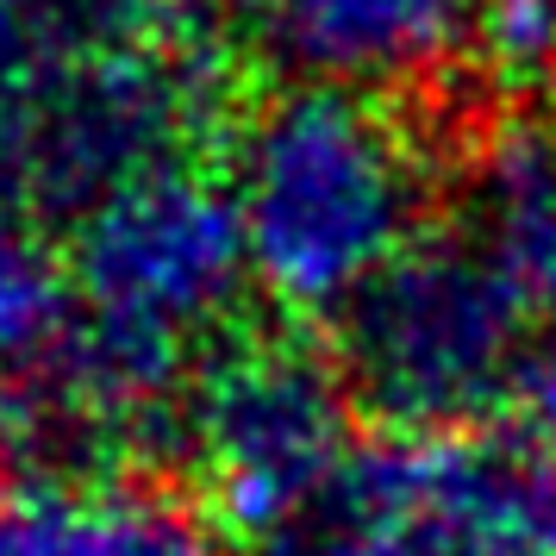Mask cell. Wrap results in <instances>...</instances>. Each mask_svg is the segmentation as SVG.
<instances>
[{
    "mask_svg": "<svg viewBox=\"0 0 556 556\" xmlns=\"http://www.w3.org/2000/svg\"><path fill=\"white\" fill-rule=\"evenodd\" d=\"M226 188L263 294L288 313H344L419 244L431 156L381 88L288 81L244 119Z\"/></svg>",
    "mask_w": 556,
    "mask_h": 556,
    "instance_id": "1",
    "label": "cell"
},
{
    "mask_svg": "<svg viewBox=\"0 0 556 556\" xmlns=\"http://www.w3.org/2000/svg\"><path fill=\"white\" fill-rule=\"evenodd\" d=\"M351 388L301 338L226 344L188 381L176 451L201 476L213 526L263 556H306L344 506L356 463Z\"/></svg>",
    "mask_w": 556,
    "mask_h": 556,
    "instance_id": "2",
    "label": "cell"
},
{
    "mask_svg": "<svg viewBox=\"0 0 556 556\" xmlns=\"http://www.w3.org/2000/svg\"><path fill=\"white\" fill-rule=\"evenodd\" d=\"M531 306L481 238H419L338 313V376L394 438L501 419L531 356Z\"/></svg>",
    "mask_w": 556,
    "mask_h": 556,
    "instance_id": "3",
    "label": "cell"
},
{
    "mask_svg": "<svg viewBox=\"0 0 556 556\" xmlns=\"http://www.w3.org/2000/svg\"><path fill=\"white\" fill-rule=\"evenodd\" d=\"M219 106V63L176 26L63 38L13 151L0 156V201L38 219H81L156 169L201 163Z\"/></svg>",
    "mask_w": 556,
    "mask_h": 556,
    "instance_id": "4",
    "label": "cell"
},
{
    "mask_svg": "<svg viewBox=\"0 0 556 556\" xmlns=\"http://www.w3.org/2000/svg\"><path fill=\"white\" fill-rule=\"evenodd\" d=\"M70 269L94 313L194 344L238 306L251 251L226 181L176 163L70 219Z\"/></svg>",
    "mask_w": 556,
    "mask_h": 556,
    "instance_id": "5",
    "label": "cell"
},
{
    "mask_svg": "<svg viewBox=\"0 0 556 556\" xmlns=\"http://www.w3.org/2000/svg\"><path fill=\"white\" fill-rule=\"evenodd\" d=\"M351 513H431L513 556H556V444L506 419L363 444L338 519Z\"/></svg>",
    "mask_w": 556,
    "mask_h": 556,
    "instance_id": "6",
    "label": "cell"
},
{
    "mask_svg": "<svg viewBox=\"0 0 556 556\" xmlns=\"http://www.w3.org/2000/svg\"><path fill=\"white\" fill-rule=\"evenodd\" d=\"M481 0H244L263 51L301 81L394 88L463 56Z\"/></svg>",
    "mask_w": 556,
    "mask_h": 556,
    "instance_id": "7",
    "label": "cell"
},
{
    "mask_svg": "<svg viewBox=\"0 0 556 556\" xmlns=\"http://www.w3.org/2000/svg\"><path fill=\"white\" fill-rule=\"evenodd\" d=\"M0 556H219L206 519L138 481H63L0 506Z\"/></svg>",
    "mask_w": 556,
    "mask_h": 556,
    "instance_id": "8",
    "label": "cell"
},
{
    "mask_svg": "<svg viewBox=\"0 0 556 556\" xmlns=\"http://www.w3.org/2000/svg\"><path fill=\"white\" fill-rule=\"evenodd\" d=\"M476 238L556 326V113H519L476 163Z\"/></svg>",
    "mask_w": 556,
    "mask_h": 556,
    "instance_id": "9",
    "label": "cell"
},
{
    "mask_svg": "<svg viewBox=\"0 0 556 556\" xmlns=\"http://www.w3.org/2000/svg\"><path fill=\"white\" fill-rule=\"evenodd\" d=\"M81 319V288L70 244L51 238V219L0 201V401L26 394L56 363Z\"/></svg>",
    "mask_w": 556,
    "mask_h": 556,
    "instance_id": "10",
    "label": "cell"
},
{
    "mask_svg": "<svg viewBox=\"0 0 556 556\" xmlns=\"http://www.w3.org/2000/svg\"><path fill=\"white\" fill-rule=\"evenodd\" d=\"M463 63L488 94L544 113L556 101V0H481Z\"/></svg>",
    "mask_w": 556,
    "mask_h": 556,
    "instance_id": "11",
    "label": "cell"
},
{
    "mask_svg": "<svg viewBox=\"0 0 556 556\" xmlns=\"http://www.w3.org/2000/svg\"><path fill=\"white\" fill-rule=\"evenodd\" d=\"M306 556H513L431 513H351Z\"/></svg>",
    "mask_w": 556,
    "mask_h": 556,
    "instance_id": "12",
    "label": "cell"
},
{
    "mask_svg": "<svg viewBox=\"0 0 556 556\" xmlns=\"http://www.w3.org/2000/svg\"><path fill=\"white\" fill-rule=\"evenodd\" d=\"M63 38L70 31L56 26L38 0H0V156L13 151Z\"/></svg>",
    "mask_w": 556,
    "mask_h": 556,
    "instance_id": "13",
    "label": "cell"
},
{
    "mask_svg": "<svg viewBox=\"0 0 556 556\" xmlns=\"http://www.w3.org/2000/svg\"><path fill=\"white\" fill-rule=\"evenodd\" d=\"M70 38H119V31H169L181 0H38Z\"/></svg>",
    "mask_w": 556,
    "mask_h": 556,
    "instance_id": "14",
    "label": "cell"
},
{
    "mask_svg": "<svg viewBox=\"0 0 556 556\" xmlns=\"http://www.w3.org/2000/svg\"><path fill=\"white\" fill-rule=\"evenodd\" d=\"M501 419L531 431V438H544V444H556V338H538V344H531V356H526V369H519V381H513V401H506Z\"/></svg>",
    "mask_w": 556,
    "mask_h": 556,
    "instance_id": "15",
    "label": "cell"
},
{
    "mask_svg": "<svg viewBox=\"0 0 556 556\" xmlns=\"http://www.w3.org/2000/svg\"><path fill=\"white\" fill-rule=\"evenodd\" d=\"M7 501H13V494H7V481H0V506H7Z\"/></svg>",
    "mask_w": 556,
    "mask_h": 556,
    "instance_id": "16",
    "label": "cell"
}]
</instances>
